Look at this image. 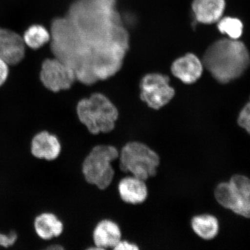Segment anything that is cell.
I'll list each match as a JSON object with an SVG mask.
<instances>
[{"instance_id": "cell-14", "label": "cell", "mask_w": 250, "mask_h": 250, "mask_svg": "<svg viewBox=\"0 0 250 250\" xmlns=\"http://www.w3.org/2000/svg\"><path fill=\"white\" fill-rule=\"evenodd\" d=\"M190 225L196 235L205 240L214 239L220 230L217 218L211 214L196 215L192 218Z\"/></svg>"}, {"instance_id": "cell-10", "label": "cell", "mask_w": 250, "mask_h": 250, "mask_svg": "<svg viewBox=\"0 0 250 250\" xmlns=\"http://www.w3.org/2000/svg\"><path fill=\"white\" fill-rule=\"evenodd\" d=\"M62 150L60 139L55 134L47 130L41 131L31 140V154L40 160L54 161L60 156Z\"/></svg>"}, {"instance_id": "cell-7", "label": "cell", "mask_w": 250, "mask_h": 250, "mask_svg": "<svg viewBox=\"0 0 250 250\" xmlns=\"http://www.w3.org/2000/svg\"><path fill=\"white\" fill-rule=\"evenodd\" d=\"M122 239L123 232L120 225L111 219L103 218L93 228V246L89 250H113Z\"/></svg>"}, {"instance_id": "cell-3", "label": "cell", "mask_w": 250, "mask_h": 250, "mask_svg": "<svg viewBox=\"0 0 250 250\" xmlns=\"http://www.w3.org/2000/svg\"><path fill=\"white\" fill-rule=\"evenodd\" d=\"M77 115L80 124L92 135L112 132L119 119L116 107L101 93L93 94L78 103Z\"/></svg>"}, {"instance_id": "cell-9", "label": "cell", "mask_w": 250, "mask_h": 250, "mask_svg": "<svg viewBox=\"0 0 250 250\" xmlns=\"http://www.w3.org/2000/svg\"><path fill=\"white\" fill-rule=\"evenodd\" d=\"M26 52L23 37L15 31L0 27V58L9 65L23 60Z\"/></svg>"}, {"instance_id": "cell-2", "label": "cell", "mask_w": 250, "mask_h": 250, "mask_svg": "<svg viewBox=\"0 0 250 250\" xmlns=\"http://www.w3.org/2000/svg\"><path fill=\"white\" fill-rule=\"evenodd\" d=\"M160 165V156L154 149L140 141H130L122 146L114 162L116 173L112 184L117 186L119 180L127 174L147 181L157 175Z\"/></svg>"}, {"instance_id": "cell-1", "label": "cell", "mask_w": 250, "mask_h": 250, "mask_svg": "<svg viewBox=\"0 0 250 250\" xmlns=\"http://www.w3.org/2000/svg\"><path fill=\"white\" fill-rule=\"evenodd\" d=\"M202 63L218 82L227 83L242 76L248 69L250 56L243 42L222 39L206 50Z\"/></svg>"}, {"instance_id": "cell-4", "label": "cell", "mask_w": 250, "mask_h": 250, "mask_svg": "<svg viewBox=\"0 0 250 250\" xmlns=\"http://www.w3.org/2000/svg\"><path fill=\"white\" fill-rule=\"evenodd\" d=\"M119 155L120 149L114 146H94L84 158L81 168L86 182L101 190L107 189L115 176L114 162Z\"/></svg>"}, {"instance_id": "cell-16", "label": "cell", "mask_w": 250, "mask_h": 250, "mask_svg": "<svg viewBox=\"0 0 250 250\" xmlns=\"http://www.w3.org/2000/svg\"><path fill=\"white\" fill-rule=\"evenodd\" d=\"M214 194L219 205L231 211L235 208L240 200L243 199L234 192L229 181L219 183L215 187Z\"/></svg>"}, {"instance_id": "cell-11", "label": "cell", "mask_w": 250, "mask_h": 250, "mask_svg": "<svg viewBox=\"0 0 250 250\" xmlns=\"http://www.w3.org/2000/svg\"><path fill=\"white\" fill-rule=\"evenodd\" d=\"M203 70L202 62L196 55L190 53L177 59L171 67V73L174 76L187 84L194 83L199 79Z\"/></svg>"}, {"instance_id": "cell-12", "label": "cell", "mask_w": 250, "mask_h": 250, "mask_svg": "<svg viewBox=\"0 0 250 250\" xmlns=\"http://www.w3.org/2000/svg\"><path fill=\"white\" fill-rule=\"evenodd\" d=\"M192 10L199 23L210 24L223 18L226 7V0H193Z\"/></svg>"}, {"instance_id": "cell-5", "label": "cell", "mask_w": 250, "mask_h": 250, "mask_svg": "<svg viewBox=\"0 0 250 250\" xmlns=\"http://www.w3.org/2000/svg\"><path fill=\"white\" fill-rule=\"evenodd\" d=\"M170 78L160 74H149L140 83V98L148 107L159 109L167 105L175 95L169 85Z\"/></svg>"}, {"instance_id": "cell-8", "label": "cell", "mask_w": 250, "mask_h": 250, "mask_svg": "<svg viewBox=\"0 0 250 250\" xmlns=\"http://www.w3.org/2000/svg\"><path fill=\"white\" fill-rule=\"evenodd\" d=\"M117 191L121 201L130 205L143 204L149 195L147 181L131 174L125 175L119 180Z\"/></svg>"}, {"instance_id": "cell-17", "label": "cell", "mask_w": 250, "mask_h": 250, "mask_svg": "<svg viewBox=\"0 0 250 250\" xmlns=\"http://www.w3.org/2000/svg\"><path fill=\"white\" fill-rule=\"evenodd\" d=\"M217 27L222 34H227L230 39L237 40L242 35L243 25L241 21L236 18H222L218 21Z\"/></svg>"}, {"instance_id": "cell-13", "label": "cell", "mask_w": 250, "mask_h": 250, "mask_svg": "<svg viewBox=\"0 0 250 250\" xmlns=\"http://www.w3.org/2000/svg\"><path fill=\"white\" fill-rule=\"evenodd\" d=\"M34 230L41 239L51 241L64 232L63 222L54 212L47 211L37 215L34 221Z\"/></svg>"}, {"instance_id": "cell-20", "label": "cell", "mask_w": 250, "mask_h": 250, "mask_svg": "<svg viewBox=\"0 0 250 250\" xmlns=\"http://www.w3.org/2000/svg\"><path fill=\"white\" fill-rule=\"evenodd\" d=\"M17 234L15 232H12L8 235L0 233V246L8 248L14 245L17 241Z\"/></svg>"}, {"instance_id": "cell-22", "label": "cell", "mask_w": 250, "mask_h": 250, "mask_svg": "<svg viewBox=\"0 0 250 250\" xmlns=\"http://www.w3.org/2000/svg\"><path fill=\"white\" fill-rule=\"evenodd\" d=\"M9 64L0 58V87L4 85L7 80L9 73Z\"/></svg>"}, {"instance_id": "cell-19", "label": "cell", "mask_w": 250, "mask_h": 250, "mask_svg": "<svg viewBox=\"0 0 250 250\" xmlns=\"http://www.w3.org/2000/svg\"><path fill=\"white\" fill-rule=\"evenodd\" d=\"M237 124L250 135V102L240 111Z\"/></svg>"}, {"instance_id": "cell-6", "label": "cell", "mask_w": 250, "mask_h": 250, "mask_svg": "<svg viewBox=\"0 0 250 250\" xmlns=\"http://www.w3.org/2000/svg\"><path fill=\"white\" fill-rule=\"evenodd\" d=\"M40 76L43 86L54 92L70 88L77 78L73 68L57 58L43 61Z\"/></svg>"}, {"instance_id": "cell-18", "label": "cell", "mask_w": 250, "mask_h": 250, "mask_svg": "<svg viewBox=\"0 0 250 250\" xmlns=\"http://www.w3.org/2000/svg\"><path fill=\"white\" fill-rule=\"evenodd\" d=\"M229 182L236 194L242 198H250V179L242 174L231 177Z\"/></svg>"}, {"instance_id": "cell-15", "label": "cell", "mask_w": 250, "mask_h": 250, "mask_svg": "<svg viewBox=\"0 0 250 250\" xmlns=\"http://www.w3.org/2000/svg\"><path fill=\"white\" fill-rule=\"evenodd\" d=\"M23 40L25 45L32 49H38L51 40V35L42 25H31L24 31Z\"/></svg>"}, {"instance_id": "cell-21", "label": "cell", "mask_w": 250, "mask_h": 250, "mask_svg": "<svg viewBox=\"0 0 250 250\" xmlns=\"http://www.w3.org/2000/svg\"><path fill=\"white\" fill-rule=\"evenodd\" d=\"M140 247L135 243L123 239L115 247L113 250H140Z\"/></svg>"}]
</instances>
